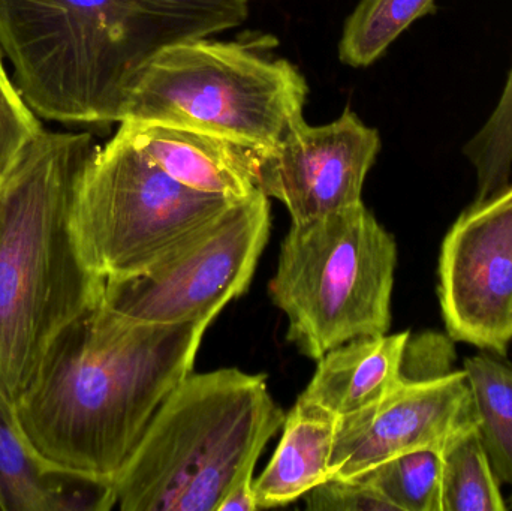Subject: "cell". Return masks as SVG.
<instances>
[{"mask_svg": "<svg viewBox=\"0 0 512 511\" xmlns=\"http://www.w3.org/2000/svg\"><path fill=\"white\" fill-rule=\"evenodd\" d=\"M119 126L153 164L188 188L233 200L258 189V152L251 147L161 123L125 120Z\"/></svg>", "mask_w": 512, "mask_h": 511, "instance_id": "cell-12", "label": "cell"}, {"mask_svg": "<svg viewBox=\"0 0 512 511\" xmlns=\"http://www.w3.org/2000/svg\"><path fill=\"white\" fill-rule=\"evenodd\" d=\"M270 228V198L256 189L149 269L105 281L102 305L140 323H212L231 300L248 291Z\"/></svg>", "mask_w": 512, "mask_h": 511, "instance_id": "cell-8", "label": "cell"}, {"mask_svg": "<svg viewBox=\"0 0 512 511\" xmlns=\"http://www.w3.org/2000/svg\"><path fill=\"white\" fill-rule=\"evenodd\" d=\"M96 143L87 132L45 131L0 177V396L14 407L57 333L99 305L72 231V204Z\"/></svg>", "mask_w": 512, "mask_h": 511, "instance_id": "cell-3", "label": "cell"}, {"mask_svg": "<svg viewBox=\"0 0 512 511\" xmlns=\"http://www.w3.org/2000/svg\"><path fill=\"white\" fill-rule=\"evenodd\" d=\"M463 155L477 176L475 200L492 197L511 183L512 174V66L504 92L477 134L463 147Z\"/></svg>", "mask_w": 512, "mask_h": 511, "instance_id": "cell-20", "label": "cell"}, {"mask_svg": "<svg viewBox=\"0 0 512 511\" xmlns=\"http://www.w3.org/2000/svg\"><path fill=\"white\" fill-rule=\"evenodd\" d=\"M286 414L264 374H189L162 402L114 480L123 511H218L254 476Z\"/></svg>", "mask_w": 512, "mask_h": 511, "instance_id": "cell-4", "label": "cell"}, {"mask_svg": "<svg viewBox=\"0 0 512 511\" xmlns=\"http://www.w3.org/2000/svg\"><path fill=\"white\" fill-rule=\"evenodd\" d=\"M441 450L426 447L403 453L361 477L369 480L397 511H442Z\"/></svg>", "mask_w": 512, "mask_h": 511, "instance_id": "cell-19", "label": "cell"}, {"mask_svg": "<svg viewBox=\"0 0 512 511\" xmlns=\"http://www.w3.org/2000/svg\"><path fill=\"white\" fill-rule=\"evenodd\" d=\"M477 425L465 372L399 383L385 398L340 417L331 452V479H351L412 450L444 449L453 435Z\"/></svg>", "mask_w": 512, "mask_h": 511, "instance_id": "cell-11", "label": "cell"}, {"mask_svg": "<svg viewBox=\"0 0 512 511\" xmlns=\"http://www.w3.org/2000/svg\"><path fill=\"white\" fill-rule=\"evenodd\" d=\"M234 201L177 182L119 126L81 171L72 231L87 269L117 281L149 269Z\"/></svg>", "mask_w": 512, "mask_h": 511, "instance_id": "cell-7", "label": "cell"}, {"mask_svg": "<svg viewBox=\"0 0 512 511\" xmlns=\"http://www.w3.org/2000/svg\"><path fill=\"white\" fill-rule=\"evenodd\" d=\"M209 326L140 323L93 306L57 333L14 405L27 443L54 470L114 482L191 374Z\"/></svg>", "mask_w": 512, "mask_h": 511, "instance_id": "cell-1", "label": "cell"}, {"mask_svg": "<svg viewBox=\"0 0 512 511\" xmlns=\"http://www.w3.org/2000/svg\"><path fill=\"white\" fill-rule=\"evenodd\" d=\"M248 17L249 0H0V48L36 116L110 126L165 48Z\"/></svg>", "mask_w": 512, "mask_h": 511, "instance_id": "cell-2", "label": "cell"}, {"mask_svg": "<svg viewBox=\"0 0 512 511\" xmlns=\"http://www.w3.org/2000/svg\"><path fill=\"white\" fill-rule=\"evenodd\" d=\"M409 330L361 336L333 348L318 360V368L300 398L346 417L376 404L396 389Z\"/></svg>", "mask_w": 512, "mask_h": 511, "instance_id": "cell-14", "label": "cell"}, {"mask_svg": "<svg viewBox=\"0 0 512 511\" xmlns=\"http://www.w3.org/2000/svg\"><path fill=\"white\" fill-rule=\"evenodd\" d=\"M378 129L346 108L328 125H295L258 152L256 188L288 209L292 224L361 203L364 182L381 150Z\"/></svg>", "mask_w": 512, "mask_h": 511, "instance_id": "cell-10", "label": "cell"}, {"mask_svg": "<svg viewBox=\"0 0 512 511\" xmlns=\"http://www.w3.org/2000/svg\"><path fill=\"white\" fill-rule=\"evenodd\" d=\"M339 417L298 398L286 414L273 458L254 480L258 509L288 506L331 479L330 459Z\"/></svg>", "mask_w": 512, "mask_h": 511, "instance_id": "cell-15", "label": "cell"}, {"mask_svg": "<svg viewBox=\"0 0 512 511\" xmlns=\"http://www.w3.org/2000/svg\"><path fill=\"white\" fill-rule=\"evenodd\" d=\"M117 506L113 480L63 473L27 443L14 407L0 396V510L108 511Z\"/></svg>", "mask_w": 512, "mask_h": 511, "instance_id": "cell-13", "label": "cell"}, {"mask_svg": "<svg viewBox=\"0 0 512 511\" xmlns=\"http://www.w3.org/2000/svg\"><path fill=\"white\" fill-rule=\"evenodd\" d=\"M442 511H505L507 501L477 425L462 429L441 450Z\"/></svg>", "mask_w": 512, "mask_h": 511, "instance_id": "cell-17", "label": "cell"}, {"mask_svg": "<svg viewBox=\"0 0 512 511\" xmlns=\"http://www.w3.org/2000/svg\"><path fill=\"white\" fill-rule=\"evenodd\" d=\"M397 245L363 201L292 224L268 285L288 341L318 362L351 339L391 326Z\"/></svg>", "mask_w": 512, "mask_h": 511, "instance_id": "cell-5", "label": "cell"}, {"mask_svg": "<svg viewBox=\"0 0 512 511\" xmlns=\"http://www.w3.org/2000/svg\"><path fill=\"white\" fill-rule=\"evenodd\" d=\"M438 299L454 342L507 356L512 344V183L474 200L445 234Z\"/></svg>", "mask_w": 512, "mask_h": 511, "instance_id": "cell-9", "label": "cell"}, {"mask_svg": "<svg viewBox=\"0 0 512 511\" xmlns=\"http://www.w3.org/2000/svg\"><path fill=\"white\" fill-rule=\"evenodd\" d=\"M436 11V0H360L346 18L339 41V60L367 68L415 21Z\"/></svg>", "mask_w": 512, "mask_h": 511, "instance_id": "cell-18", "label": "cell"}, {"mask_svg": "<svg viewBox=\"0 0 512 511\" xmlns=\"http://www.w3.org/2000/svg\"><path fill=\"white\" fill-rule=\"evenodd\" d=\"M307 95L306 78L288 60L195 39L165 48L141 72L120 122L195 129L264 150L304 120Z\"/></svg>", "mask_w": 512, "mask_h": 511, "instance_id": "cell-6", "label": "cell"}, {"mask_svg": "<svg viewBox=\"0 0 512 511\" xmlns=\"http://www.w3.org/2000/svg\"><path fill=\"white\" fill-rule=\"evenodd\" d=\"M463 372L493 471L499 482L512 486V363L484 351L466 359Z\"/></svg>", "mask_w": 512, "mask_h": 511, "instance_id": "cell-16", "label": "cell"}, {"mask_svg": "<svg viewBox=\"0 0 512 511\" xmlns=\"http://www.w3.org/2000/svg\"><path fill=\"white\" fill-rule=\"evenodd\" d=\"M310 511H397L364 477L330 479L304 495Z\"/></svg>", "mask_w": 512, "mask_h": 511, "instance_id": "cell-23", "label": "cell"}, {"mask_svg": "<svg viewBox=\"0 0 512 511\" xmlns=\"http://www.w3.org/2000/svg\"><path fill=\"white\" fill-rule=\"evenodd\" d=\"M2 54L0 48V177L44 129L9 78Z\"/></svg>", "mask_w": 512, "mask_h": 511, "instance_id": "cell-21", "label": "cell"}, {"mask_svg": "<svg viewBox=\"0 0 512 511\" xmlns=\"http://www.w3.org/2000/svg\"><path fill=\"white\" fill-rule=\"evenodd\" d=\"M456 342L447 333L427 330L409 333L400 362V383L438 380L453 374L456 363Z\"/></svg>", "mask_w": 512, "mask_h": 511, "instance_id": "cell-22", "label": "cell"}, {"mask_svg": "<svg viewBox=\"0 0 512 511\" xmlns=\"http://www.w3.org/2000/svg\"><path fill=\"white\" fill-rule=\"evenodd\" d=\"M254 476L246 477L237 483L225 500L222 501L218 511H255L258 509L254 488Z\"/></svg>", "mask_w": 512, "mask_h": 511, "instance_id": "cell-24", "label": "cell"}, {"mask_svg": "<svg viewBox=\"0 0 512 511\" xmlns=\"http://www.w3.org/2000/svg\"><path fill=\"white\" fill-rule=\"evenodd\" d=\"M508 509H512V494H511V497H510V504H508Z\"/></svg>", "mask_w": 512, "mask_h": 511, "instance_id": "cell-25", "label": "cell"}]
</instances>
